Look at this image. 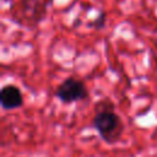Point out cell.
Listing matches in <instances>:
<instances>
[{
  "mask_svg": "<svg viewBox=\"0 0 157 157\" xmlns=\"http://www.w3.org/2000/svg\"><path fill=\"white\" fill-rule=\"evenodd\" d=\"M53 0H18L10 7L11 20L26 28H36L47 16Z\"/></svg>",
  "mask_w": 157,
  "mask_h": 157,
  "instance_id": "cell-1",
  "label": "cell"
},
{
  "mask_svg": "<svg viewBox=\"0 0 157 157\" xmlns=\"http://www.w3.org/2000/svg\"><path fill=\"white\" fill-rule=\"evenodd\" d=\"M92 125L98 132L99 137L107 144L117 142L124 131V123L114 109L96 112Z\"/></svg>",
  "mask_w": 157,
  "mask_h": 157,
  "instance_id": "cell-2",
  "label": "cell"
},
{
  "mask_svg": "<svg viewBox=\"0 0 157 157\" xmlns=\"http://www.w3.org/2000/svg\"><path fill=\"white\" fill-rule=\"evenodd\" d=\"M88 90L85 82L74 76L66 77L55 90V97L63 103H74L87 98Z\"/></svg>",
  "mask_w": 157,
  "mask_h": 157,
  "instance_id": "cell-3",
  "label": "cell"
},
{
  "mask_svg": "<svg viewBox=\"0 0 157 157\" xmlns=\"http://www.w3.org/2000/svg\"><path fill=\"white\" fill-rule=\"evenodd\" d=\"M0 104L5 110L16 109L23 105V94L21 90L12 83L2 86L0 91Z\"/></svg>",
  "mask_w": 157,
  "mask_h": 157,
  "instance_id": "cell-4",
  "label": "cell"
},
{
  "mask_svg": "<svg viewBox=\"0 0 157 157\" xmlns=\"http://www.w3.org/2000/svg\"><path fill=\"white\" fill-rule=\"evenodd\" d=\"M104 25H105V13H104V12H101V13L96 17V20H93V21L90 23V27H93V28H96V29H101V28L104 27Z\"/></svg>",
  "mask_w": 157,
  "mask_h": 157,
  "instance_id": "cell-5",
  "label": "cell"
}]
</instances>
